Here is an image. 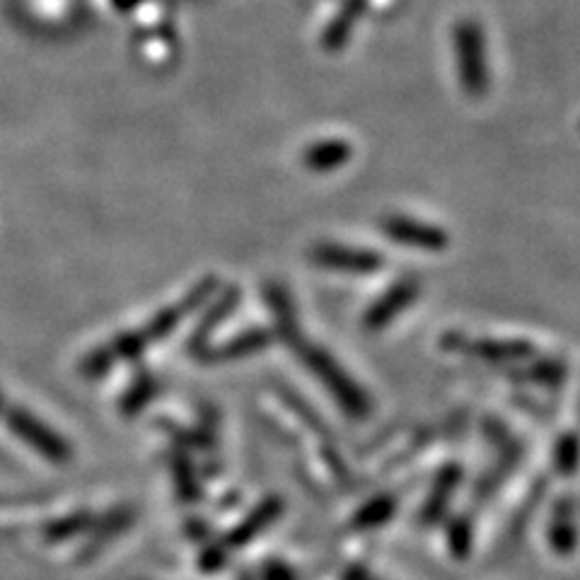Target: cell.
I'll return each mask as SVG.
<instances>
[{
  "label": "cell",
  "mask_w": 580,
  "mask_h": 580,
  "mask_svg": "<svg viewBox=\"0 0 580 580\" xmlns=\"http://www.w3.org/2000/svg\"><path fill=\"white\" fill-rule=\"evenodd\" d=\"M344 158H346L344 145L324 143V145H319V148L312 150L307 162H310V165H315V167H327V165L332 167V165H336V162H341Z\"/></svg>",
  "instance_id": "3"
},
{
  "label": "cell",
  "mask_w": 580,
  "mask_h": 580,
  "mask_svg": "<svg viewBox=\"0 0 580 580\" xmlns=\"http://www.w3.org/2000/svg\"><path fill=\"white\" fill-rule=\"evenodd\" d=\"M385 230H387V235L399 242H406V245H416V247H443L445 245L443 232L428 228V225L416 223V220H409V218H390L385 223Z\"/></svg>",
  "instance_id": "1"
},
{
  "label": "cell",
  "mask_w": 580,
  "mask_h": 580,
  "mask_svg": "<svg viewBox=\"0 0 580 580\" xmlns=\"http://www.w3.org/2000/svg\"><path fill=\"white\" fill-rule=\"evenodd\" d=\"M317 261L324 266H334V269H346L348 271H373L380 261L373 254H365L361 249H346V247H336V245H324L317 249Z\"/></svg>",
  "instance_id": "2"
}]
</instances>
